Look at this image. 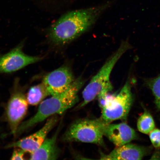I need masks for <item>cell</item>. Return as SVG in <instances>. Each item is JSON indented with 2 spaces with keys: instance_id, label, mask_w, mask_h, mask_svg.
<instances>
[{
  "instance_id": "cell-5",
  "label": "cell",
  "mask_w": 160,
  "mask_h": 160,
  "mask_svg": "<svg viewBox=\"0 0 160 160\" xmlns=\"http://www.w3.org/2000/svg\"><path fill=\"white\" fill-rule=\"evenodd\" d=\"M133 102L131 85L129 80L115 96L108 97L101 108V119L106 123L118 120L127 119Z\"/></svg>"
},
{
  "instance_id": "cell-14",
  "label": "cell",
  "mask_w": 160,
  "mask_h": 160,
  "mask_svg": "<svg viewBox=\"0 0 160 160\" xmlns=\"http://www.w3.org/2000/svg\"><path fill=\"white\" fill-rule=\"evenodd\" d=\"M137 127L139 131L146 134L155 129V122L151 114L145 111L138 119Z\"/></svg>"
},
{
  "instance_id": "cell-13",
  "label": "cell",
  "mask_w": 160,
  "mask_h": 160,
  "mask_svg": "<svg viewBox=\"0 0 160 160\" xmlns=\"http://www.w3.org/2000/svg\"><path fill=\"white\" fill-rule=\"evenodd\" d=\"M49 95L47 88L42 82L31 88L28 92L27 98L29 104L35 106L41 103Z\"/></svg>"
},
{
  "instance_id": "cell-11",
  "label": "cell",
  "mask_w": 160,
  "mask_h": 160,
  "mask_svg": "<svg viewBox=\"0 0 160 160\" xmlns=\"http://www.w3.org/2000/svg\"><path fill=\"white\" fill-rule=\"evenodd\" d=\"M147 153L145 148L127 143L117 147L108 154L101 153L102 160H141Z\"/></svg>"
},
{
  "instance_id": "cell-15",
  "label": "cell",
  "mask_w": 160,
  "mask_h": 160,
  "mask_svg": "<svg viewBox=\"0 0 160 160\" xmlns=\"http://www.w3.org/2000/svg\"><path fill=\"white\" fill-rule=\"evenodd\" d=\"M155 98V103L158 109H160V75L157 77L145 80Z\"/></svg>"
},
{
  "instance_id": "cell-9",
  "label": "cell",
  "mask_w": 160,
  "mask_h": 160,
  "mask_svg": "<svg viewBox=\"0 0 160 160\" xmlns=\"http://www.w3.org/2000/svg\"><path fill=\"white\" fill-rule=\"evenodd\" d=\"M54 115L48 119L43 127L34 133L24 138L6 146L7 148H19L31 153L38 149L44 141L47 136L55 127L58 121L57 116Z\"/></svg>"
},
{
  "instance_id": "cell-12",
  "label": "cell",
  "mask_w": 160,
  "mask_h": 160,
  "mask_svg": "<svg viewBox=\"0 0 160 160\" xmlns=\"http://www.w3.org/2000/svg\"><path fill=\"white\" fill-rule=\"evenodd\" d=\"M58 132L51 138H46L38 149L31 154V160H56L60 151L57 145Z\"/></svg>"
},
{
  "instance_id": "cell-16",
  "label": "cell",
  "mask_w": 160,
  "mask_h": 160,
  "mask_svg": "<svg viewBox=\"0 0 160 160\" xmlns=\"http://www.w3.org/2000/svg\"><path fill=\"white\" fill-rule=\"evenodd\" d=\"M149 134L150 140L153 147L160 148V130L154 129Z\"/></svg>"
},
{
  "instance_id": "cell-8",
  "label": "cell",
  "mask_w": 160,
  "mask_h": 160,
  "mask_svg": "<svg viewBox=\"0 0 160 160\" xmlns=\"http://www.w3.org/2000/svg\"><path fill=\"white\" fill-rule=\"evenodd\" d=\"M28 104L27 97L21 91L15 92L10 98L8 103L6 114L13 135H17L21 122L27 114Z\"/></svg>"
},
{
  "instance_id": "cell-6",
  "label": "cell",
  "mask_w": 160,
  "mask_h": 160,
  "mask_svg": "<svg viewBox=\"0 0 160 160\" xmlns=\"http://www.w3.org/2000/svg\"><path fill=\"white\" fill-rule=\"evenodd\" d=\"M23 45L14 48L0 57V72H13L27 66L41 61L42 57L26 54L22 51Z\"/></svg>"
},
{
  "instance_id": "cell-18",
  "label": "cell",
  "mask_w": 160,
  "mask_h": 160,
  "mask_svg": "<svg viewBox=\"0 0 160 160\" xmlns=\"http://www.w3.org/2000/svg\"><path fill=\"white\" fill-rule=\"evenodd\" d=\"M160 159V153L158 152H157L154 154L152 157V159Z\"/></svg>"
},
{
  "instance_id": "cell-2",
  "label": "cell",
  "mask_w": 160,
  "mask_h": 160,
  "mask_svg": "<svg viewBox=\"0 0 160 160\" xmlns=\"http://www.w3.org/2000/svg\"><path fill=\"white\" fill-rule=\"evenodd\" d=\"M81 78L76 79L68 89L63 93L44 100L40 103L37 113L20 124L17 135L19 134L52 116L62 114L79 101L78 93L84 84Z\"/></svg>"
},
{
  "instance_id": "cell-17",
  "label": "cell",
  "mask_w": 160,
  "mask_h": 160,
  "mask_svg": "<svg viewBox=\"0 0 160 160\" xmlns=\"http://www.w3.org/2000/svg\"><path fill=\"white\" fill-rule=\"evenodd\" d=\"M12 154L11 160H24L26 152L24 150L19 148H15Z\"/></svg>"
},
{
  "instance_id": "cell-4",
  "label": "cell",
  "mask_w": 160,
  "mask_h": 160,
  "mask_svg": "<svg viewBox=\"0 0 160 160\" xmlns=\"http://www.w3.org/2000/svg\"><path fill=\"white\" fill-rule=\"evenodd\" d=\"M105 123L100 118L78 120L70 126L62 139L65 142H82L105 147L103 128Z\"/></svg>"
},
{
  "instance_id": "cell-3",
  "label": "cell",
  "mask_w": 160,
  "mask_h": 160,
  "mask_svg": "<svg viewBox=\"0 0 160 160\" xmlns=\"http://www.w3.org/2000/svg\"><path fill=\"white\" fill-rule=\"evenodd\" d=\"M131 48L128 42H122L118 48L107 60L84 89L83 101L79 108L84 107L97 98L98 99L100 107L102 106L109 92L113 89L110 81L112 72L122 56Z\"/></svg>"
},
{
  "instance_id": "cell-10",
  "label": "cell",
  "mask_w": 160,
  "mask_h": 160,
  "mask_svg": "<svg viewBox=\"0 0 160 160\" xmlns=\"http://www.w3.org/2000/svg\"><path fill=\"white\" fill-rule=\"evenodd\" d=\"M103 135L117 147L129 143L137 137L135 130L125 123H105Z\"/></svg>"
},
{
  "instance_id": "cell-1",
  "label": "cell",
  "mask_w": 160,
  "mask_h": 160,
  "mask_svg": "<svg viewBox=\"0 0 160 160\" xmlns=\"http://www.w3.org/2000/svg\"><path fill=\"white\" fill-rule=\"evenodd\" d=\"M107 6L75 10L66 13L49 28L47 38L55 47L67 45L89 29Z\"/></svg>"
},
{
  "instance_id": "cell-7",
  "label": "cell",
  "mask_w": 160,
  "mask_h": 160,
  "mask_svg": "<svg viewBox=\"0 0 160 160\" xmlns=\"http://www.w3.org/2000/svg\"><path fill=\"white\" fill-rule=\"evenodd\" d=\"M75 79L71 68L68 66L63 65L46 75L42 82L50 95L55 96L67 91Z\"/></svg>"
}]
</instances>
